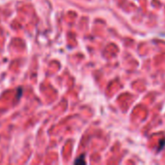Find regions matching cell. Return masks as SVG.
I'll return each instance as SVG.
<instances>
[{"mask_svg":"<svg viewBox=\"0 0 165 165\" xmlns=\"http://www.w3.org/2000/svg\"><path fill=\"white\" fill-rule=\"evenodd\" d=\"M22 87L18 88V100L22 97Z\"/></svg>","mask_w":165,"mask_h":165,"instance_id":"3","label":"cell"},{"mask_svg":"<svg viewBox=\"0 0 165 165\" xmlns=\"http://www.w3.org/2000/svg\"><path fill=\"white\" fill-rule=\"evenodd\" d=\"M165 146V139H162L160 141V144H159V147H158V151H161L162 148Z\"/></svg>","mask_w":165,"mask_h":165,"instance_id":"2","label":"cell"},{"mask_svg":"<svg viewBox=\"0 0 165 165\" xmlns=\"http://www.w3.org/2000/svg\"><path fill=\"white\" fill-rule=\"evenodd\" d=\"M75 164H85V160H84V155H81L77 160L74 161Z\"/></svg>","mask_w":165,"mask_h":165,"instance_id":"1","label":"cell"}]
</instances>
